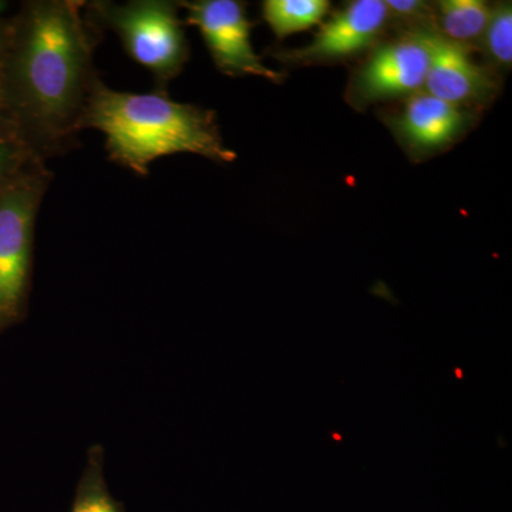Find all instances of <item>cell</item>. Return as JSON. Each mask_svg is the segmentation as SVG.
<instances>
[{"mask_svg": "<svg viewBox=\"0 0 512 512\" xmlns=\"http://www.w3.org/2000/svg\"><path fill=\"white\" fill-rule=\"evenodd\" d=\"M80 8L66 0H35L9 18L2 106L42 158L82 128L97 80L94 39Z\"/></svg>", "mask_w": 512, "mask_h": 512, "instance_id": "6da1fadb", "label": "cell"}, {"mask_svg": "<svg viewBox=\"0 0 512 512\" xmlns=\"http://www.w3.org/2000/svg\"><path fill=\"white\" fill-rule=\"evenodd\" d=\"M92 127L106 136L111 160L138 175H147L157 158L197 154L231 163L235 153L224 144L210 110L177 103L163 92H114L99 79L93 84L82 128Z\"/></svg>", "mask_w": 512, "mask_h": 512, "instance_id": "7a4b0ae2", "label": "cell"}, {"mask_svg": "<svg viewBox=\"0 0 512 512\" xmlns=\"http://www.w3.org/2000/svg\"><path fill=\"white\" fill-rule=\"evenodd\" d=\"M92 18L120 37L128 55L154 74L164 86L183 70L188 59L187 37L178 5L165 0L96 2Z\"/></svg>", "mask_w": 512, "mask_h": 512, "instance_id": "3957f363", "label": "cell"}, {"mask_svg": "<svg viewBox=\"0 0 512 512\" xmlns=\"http://www.w3.org/2000/svg\"><path fill=\"white\" fill-rule=\"evenodd\" d=\"M45 167L0 194V319L19 315L28 285L33 224L45 194Z\"/></svg>", "mask_w": 512, "mask_h": 512, "instance_id": "277c9868", "label": "cell"}, {"mask_svg": "<svg viewBox=\"0 0 512 512\" xmlns=\"http://www.w3.org/2000/svg\"><path fill=\"white\" fill-rule=\"evenodd\" d=\"M187 9V20L204 37L218 69L228 76L264 77L279 83L281 73L266 67L251 43L254 23L245 6L237 0H197L180 3Z\"/></svg>", "mask_w": 512, "mask_h": 512, "instance_id": "5b68a950", "label": "cell"}, {"mask_svg": "<svg viewBox=\"0 0 512 512\" xmlns=\"http://www.w3.org/2000/svg\"><path fill=\"white\" fill-rule=\"evenodd\" d=\"M429 64V47L413 30L372 53L353 79V97L360 103L412 97L424 89Z\"/></svg>", "mask_w": 512, "mask_h": 512, "instance_id": "8992f818", "label": "cell"}, {"mask_svg": "<svg viewBox=\"0 0 512 512\" xmlns=\"http://www.w3.org/2000/svg\"><path fill=\"white\" fill-rule=\"evenodd\" d=\"M387 20L384 0H355L323 23L309 45L286 53V59L313 63L359 55L379 39Z\"/></svg>", "mask_w": 512, "mask_h": 512, "instance_id": "52a82bcc", "label": "cell"}, {"mask_svg": "<svg viewBox=\"0 0 512 512\" xmlns=\"http://www.w3.org/2000/svg\"><path fill=\"white\" fill-rule=\"evenodd\" d=\"M419 30L430 55L424 93L461 109L493 97L497 86L494 77L471 59L468 50L450 42L434 28Z\"/></svg>", "mask_w": 512, "mask_h": 512, "instance_id": "ba28073f", "label": "cell"}, {"mask_svg": "<svg viewBox=\"0 0 512 512\" xmlns=\"http://www.w3.org/2000/svg\"><path fill=\"white\" fill-rule=\"evenodd\" d=\"M470 120L461 107L420 92L394 117L393 130L413 153L427 154L454 143Z\"/></svg>", "mask_w": 512, "mask_h": 512, "instance_id": "9c48e42d", "label": "cell"}, {"mask_svg": "<svg viewBox=\"0 0 512 512\" xmlns=\"http://www.w3.org/2000/svg\"><path fill=\"white\" fill-rule=\"evenodd\" d=\"M491 8L483 0H443L437 3L436 29L441 36L470 52L483 39Z\"/></svg>", "mask_w": 512, "mask_h": 512, "instance_id": "30bf717a", "label": "cell"}, {"mask_svg": "<svg viewBox=\"0 0 512 512\" xmlns=\"http://www.w3.org/2000/svg\"><path fill=\"white\" fill-rule=\"evenodd\" d=\"M43 168V158L0 104V194L20 178Z\"/></svg>", "mask_w": 512, "mask_h": 512, "instance_id": "8fae6325", "label": "cell"}, {"mask_svg": "<svg viewBox=\"0 0 512 512\" xmlns=\"http://www.w3.org/2000/svg\"><path fill=\"white\" fill-rule=\"evenodd\" d=\"M329 8L328 0H268L262 13L275 35L285 37L319 25Z\"/></svg>", "mask_w": 512, "mask_h": 512, "instance_id": "7c38bea8", "label": "cell"}, {"mask_svg": "<svg viewBox=\"0 0 512 512\" xmlns=\"http://www.w3.org/2000/svg\"><path fill=\"white\" fill-rule=\"evenodd\" d=\"M103 463V450L94 446L89 451L86 468L77 484L70 512H126L124 505L110 493L104 477Z\"/></svg>", "mask_w": 512, "mask_h": 512, "instance_id": "4fadbf2b", "label": "cell"}, {"mask_svg": "<svg viewBox=\"0 0 512 512\" xmlns=\"http://www.w3.org/2000/svg\"><path fill=\"white\" fill-rule=\"evenodd\" d=\"M485 52L491 62L510 67L512 62V8L510 2L491 8L490 20L483 39Z\"/></svg>", "mask_w": 512, "mask_h": 512, "instance_id": "5bb4252c", "label": "cell"}, {"mask_svg": "<svg viewBox=\"0 0 512 512\" xmlns=\"http://www.w3.org/2000/svg\"><path fill=\"white\" fill-rule=\"evenodd\" d=\"M387 13L394 18L407 20H426L434 18L433 9L429 3L420 0H384Z\"/></svg>", "mask_w": 512, "mask_h": 512, "instance_id": "9a60e30c", "label": "cell"}, {"mask_svg": "<svg viewBox=\"0 0 512 512\" xmlns=\"http://www.w3.org/2000/svg\"><path fill=\"white\" fill-rule=\"evenodd\" d=\"M10 20L0 16V104H2L3 72L8 56Z\"/></svg>", "mask_w": 512, "mask_h": 512, "instance_id": "2e32d148", "label": "cell"}, {"mask_svg": "<svg viewBox=\"0 0 512 512\" xmlns=\"http://www.w3.org/2000/svg\"><path fill=\"white\" fill-rule=\"evenodd\" d=\"M456 376L458 380L464 379V373L463 370L460 369V367H456Z\"/></svg>", "mask_w": 512, "mask_h": 512, "instance_id": "e0dca14e", "label": "cell"}, {"mask_svg": "<svg viewBox=\"0 0 512 512\" xmlns=\"http://www.w3.org/2000/svg\"><path fill=\"white\" fill-rule=\"evenodd\" d=\"M330 436H332V439H333V440L339 441V443H340V441H342V440H343V439H342V436H340V434H339V433H330Z\"/></svg>", "mask_w": 512, "mask_h": 512, "instance_id": "ac0fdd59", "label": "cell"}, {"mask_svg": "<svg viewBox=\"0 0 512 512\" xmlns=\"http://www.w3.org/2000/svg\"><path fill=\"white\" fill-rule=\"evenodd\" d=\"M6 6H8V3L0 2V16H2V12H3V10L6 9Z\"/></svg>", "mask_w": 512, "mask_h": 512, "instance_id": "d6986e66", "label": "cell"}, {"mask_svg": "<svg viewBox=\"0 0 512 512\" xmlns=\"http://www.w3.org/2000/svg\"><path fill=\"white\" fill-rule=\"evenodd\" d=\"M0 323H2V319H0Z\"/></svg>", "mask_w": 512, "mask_h": 512, "instance_id": "ffe728a7", "label": "cell"}]
</instances>
